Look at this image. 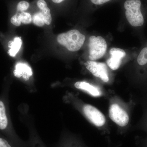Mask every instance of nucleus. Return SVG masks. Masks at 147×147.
Masks as SVG:
<instances>
[{
    "label": "nucleus",
    "instance_id": "obj_12",
    "mask_svg": "<svg viewBox=\"0 0 147 147\" xmlns=\"http://www.w3.org/2000/svg\"><path fill=\"white\" fill-rule=\"evenodd\" d=\"M38 10L35 12L33 15L32 21L36 26L38 27H42L45 24L43 15H42V10L38 7Z\"/></svg>",
    "mask_w": 147,
    "mask_h": 147
},
{
    "label": "nucleus",
    "instance_id": "obj_11",
    "mask_svg": "<svg viewBox=\"0 0 147 147\" xmlns=\"http://www.w3.org/2000/svg\"><path fill=\"white\" fill-rule=\"evenodd\" d=\"M8 125V119L6 114L5 108L3 102L0 100V129L5 130Z\"/></svg>",
    "mask_w": 147,
    "mask_h": 147
},
{
    "label": "nucleus",
    "instance_id": "obj_17",
    "mask_svg": "<svg viewBox=\"0 0 147 147\" xmlns=\"http://www.w3.org/2000/svg\"><path fill=\"white\" fill-rule=\"evenodd\" d=\"M0 147H14L12 144L4 137H0Z\"/></svg>",
    "mask_w": 147,
    "mask_h": 147
},
{
    "label": "nucleus",
    "instance_id": "obj_15",
    "mask_svg": "<svg viewBox=\"0 0 147 147\" xmlns=\"http://www.w3.org/2000/svg\"><path fill=\"white\" fill-rule=\"evenodd\" d=\"M30 3L26 0H21L16 4V10L18 11H26L30 7Z\"/></svg>",
    "mask_w": 147,
    "mask_h": 147
},
{
    "label": "nucleus",
    "instance_id": "obj_9",
    "mask_svg": "<svg viewBox=\"0 0 147 147\" xmlns=\"http://www.w3.org/2000/svg\"><path fill=\"white\" fill-rule=\"evenodd\" d=\"M74 86L78 89L87 92L89 94L95 97H98L101 95V93L97 88L86 82H76L74 84Z\"/></svg>",
    "mask_w": 147,
    "mask_h": 147
},
{
    "label": "nucleus",
    "instance_id": "obj_19",
    "mask_svg": "<svg viewBox=\"0 0 147 147\" xmlns=\"http://www.w3.org/2000/svg\"><path fill=\"white\" fill-rule=\"evenodd\" d=\"M65 1V0H51L52 3L56 5L60 4Z\"/></svg>",
    "mask_w": 147,
    "mask_h": 147
},
{
    "label": "nucleus",
    "instance_id": "obj_18",
    "mask_svg": "<svg viewBox=\"0 0 147 147\" xmlns=\"http://www.w3.org/2000/svg\"><path fill=\"white\" fill-rule=\"evenodd\" d=\"M90 1L93 3L94 4L100 5L103 4L105 3L108 2L110 0H90Z\"/></svg>",
    "mask_w": 147,
    "mask_h": 147
},
{
    "label": "nucleus",
    "instance_id": "obj_20",
    "mask_svg": "<svg viewBox=\"0 0 147 147\" xmlns=\"http://www.w3.org/2000/svg\"><path fill=\"white\" fill-rule=\"evenodd\" d=\"M37 144V145H36L35 144L34 147H43L42 146L40 145L39 144Z\"/></svg>",
    "mask_w": 147,
    "mask_h": 147
},
{
    "label": "nucleus",
    "instance_id": "obj_16",
    "mask_svg": "<svg viewBox=\"0 0 147 147\" xmlns=\"http://www.w3.org/2000/svg\"><path fill=\"white\" fill-rule=\"evenodd\" d=\"M10 22L14 26H19L21 25V22L19 18V13L16 11V13L11 17Z\"/></svg>",
    "mask_w": 147,
    "mask_h": 147
},
{
    "label": "nucleus",
    "instance_id": "obj_8",
    "mask_svg": "<svg viewBox=\"0 0 147 147\" xmlns=\"http://www.w3.org/2000/svg\"><path fill=\"white\" fill-rule=\"evenodd\" d=\"M13 73L16 77H22L25 81L28 80L33 74L32 68L30 66L26 63L21 62L16 64Z\"/></svg>",
    "mask_w": 147,
    "mask_h": 147
},
{
    "label": "nucleus",
    "instance_id": "obj_10",
    "mask_svg": "<svg viewBox=\"0 0 147 147\" xmlns=\"http://www.w3.org/2000/svg\"><path fill=\"white\" fill-rule=\"evenodd\" d=\"M22 45V40L21 37H16L13 41H10L9 47L10 49L9 50L8 53L11 57H14L19 52Z\"/></svg>",
    "mask_w": 147,
    "mask_h": 147
},
{
    "label": "nucleus",
    "instance_id": "obj_13",
    "mask_svg": "<svg viewBox=\"0 0 147 147\" xmlns=\"http://www.w3.org/2000/svg\"><path fill=\"white\" fill-rule=\"evenodd\" d=\"M27 10L22 12L16 10V11L19 13V18L21 23H23V24H30L32 21V16L30 13L26 11Z\"/></svg>",
    "mask_w": 147,
    "mask_h": 147
},
{
    "label": "nucleus",
    "instance_id": "obj_3",
    "mask_svg": "<svg viewBox=\"0 0 147 147\" xmlns=\"http://www.w3.org/2000/svg\"><path fill=\"white\" fill-rule=\"evenodd\" d=\"M89 57L91 61H94L102 57L107 50V42L100 36H92L89 38Z\"/></svg>",
    "mask_w": 147,
    "mask_h": 147
},
{
    "label": "nucleus",
    "instance_id": "obj_5",
    "mask_svg": "<svg viewBox=\"0 0 147 147\" xmlns=\"http://www.w3.org/2000/svg\"><path fill=\"white\" fill-rule=\"evenodd\" d=\"M109 114L110 118L119 126L124 127L128 124V114L117 104H114L110 106Z\"/></svg>",
    "mask_w": 147,
    "mask_h": 147
},
{
    "label": "nucleus",
    "instance_id": "obj_1",
    "mask_svg": "<svg viewBox=\"0 0 147 147\" xmlns=\"http://www.w3.org/2000/svg\"><path fill=\"white\" fill-rule=\"evenodd\" d=\"M85 36L77 30H72L58 36L57 40L69 51L75 52L81 49L85 40Z\"/></svg>",
    "mask_w": 147,
    "mask_h": 147
},
{
    "label": "nucleus",
    "instance_id": "obj_2",
    "mask_svg": "<svg viewBox=\"0 0 147 147\" xmlns=\"http://www.w3.org/2000/svg\"><path fill=\"white\" fill-rule=\"evenodd\" d=\"M125 16L129 24L133 27L141 26L144 18L141 11L140 0H126L124 3Z\"/></svg>",
    "mask_w": 147,
    "mask_h": 147
},
{
    "label": "nucleus",
    "instance_id": "obj_14",
    "mask_svg": "<svg viewBox=\"0 0 147 147\" xmlns=\"http://www.w3.org/2000/svg\"><path fill=\"white\" fill-rule=\"evenodd\" d=\"M137 61L140 65H145L147 63V46L141 50L137 57Z\"/></svg>",
    "mask_w": 147,
    "mask_h": 147
},
{
    "label": "nucleus",
    "instance_id": "obj_4",
    "mask_svg": "<svg viewBox=\"0 0 147 147\" xmlns=\"http://www.w3.org/2000/svg\"><path fill=\"white\" fill-rule=\"evenodd\" d=\"M85 66L94 76L100 78L103 82H109L108 70L105 64L90 60L87 61Z\"/></svg>",
    "mask_w": 147,
    "mask_h": 147
},
{
    "label": "nucleus",
    "instance_id": "obj_7",
    "mask_svg": "<svg viewBox=\"0 0 147 147\" xmlns=\"http://www.w3.org/2000/svg\"><path fill=\"white\" fill-rule=\"evenodd\" d=\"M110 58L107 61L109 67L113 70H117L119 67L121 61L125 55V51L120 48L113 47L110 51Z\"/></svg>",
    "mask_w": 147,
    "mask_h": 147
},
{
    "label": "nucleus",
    "instance_id": "obj_6",
    "mask_svg": "<svg viewBox=\"0 0 147 147\" xmlns=\"http://www.w3.org/2000/svg\"><path fill=\"white\" fill-rule=\"evenodd\" d=\"M83 111L86 117L96 126L101 127L105 123V117L95 107L88 104L85 105Z\"/></svg>",
    "mask_w": 147,
    "mask_h": 147
}]
</instances>
